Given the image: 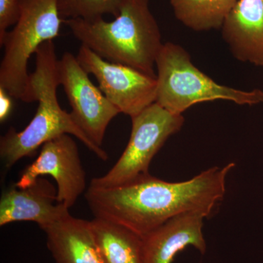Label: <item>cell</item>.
<instances>
[{
  "label": "cell",
  "mask_w": 263,
  "mask_h": 263,
  "mask_svg": "<svg viewBox=\"0 0 263 263\" xmlns=\"http://www.w3.org/2000/svg\"><path fill=\"white\" fill-rule=\"evenodd\" d=\"M235 167H213L182 182H168L148 174L113 187L89 186L85 194L95 218L116 223L143 236L183 213L206 217L224 198L226 179Z\"/></svg>",
  "instance_id": "obj_1"
},
{
  "label": "cell",
  "mask_w": 263,
  "mask_h": 263,
  "mask_svg": "<svg viewBox=\"0 0 263 263\" xmlns=\"http://www.w3.org/2000/svg\"><path fill=\"white\" fill-rule=\"evenodd\" d=\"M35 57V70L29 74V92L31 103L38 102L37 111L23 130L11 127L0 138V157L5 167L10 169L24 157H32L48 141L65 134L75 136L100 160H108L103 147L95 144L59 103V60L53 41L41 45Z\"/></svg>",
  "instance_id": "obj_2"
},
{
  "label": "cell",
  "mask_w": 263,
  "mask_h": 263,
  "mask_svg": "<svg viewBox=\"0 0 263 263\" xmlns=\"http://www.w3.org/2000/svg\"><path fill=\"white\" fill-rule=\"evenodd\" d=\"M149 2L127 0L112 22L69 18L63 23L82 45L104 60L156 77V60L163 43Z\"/></svg>",
  "instance_id": "obj_3"
},
{
  "label": "cell",
  "mask_w": 263,
  "mask_h": 263,
  "mask_svg": "<svg viewBox=\"0 0 263 263\" xmlns=\"http://www.w3.org/2000/svg\"><path fill=\"white\" fill-rule=\"evenodd\" d=\"M156 103L171 113L182 115L197 103L227 100L240 105L263 103V91L234 89L216 83L199 70L179 45L164 43L156 60Z\"/></svg>",
  "instance_id": "obj_4"
},
{
  "label": "cell",
  "mask_w": 263,
  "mask_h": 263,
  "mask_svg": "<svg viewBox=\"0 0 263 263\" xmlns=\"http://www.w3.org/2000/svg\"><path fill=\"white\" fill-rule=\"evenodd\" d=\"M62 23L58 0H18V20L0 37V87L12 98L31 103L29 60L41 45L58 37Z\"/></svg>",
  "instance_id": "obj_5"
},
{
  "label": "cell",
  "mask_w": 263,
  "mask_h": 263,
  "mask_svg": "<svg viewBox=\"0 0 263 263\" xmlns=\"http://www.w3.org/2000/svg\"><path fill=\"white\" fill-rule=\"evenodd\" d=\"M131 119L130 138L122 156L106 174L91 180L90 186L113 187L149 174L155 156L184 123L182 115L171 113L157 103Z\"/></svg>",
  "instance_id": "obj_6"
},
{
  "label": "cell",
  "mask_w": 263,
  "mask_h": 263,
  "mask_svg": "<svg viewBox=\"0 0 263 263\" xmlns=\"http://www.w3.org/2000/svg\"><path fill=\"white\" fill-rule=\"evenodd\" d=\"M76 57L86 72L95 76L102 92L120 113L133 118L156 103L157 76L107 61L84 45Z\"/></svg>",
  "instance_id": "obj_7"
},
{
  "label": "cell",
  "mask_w": 263,
  "mask_h": 263,
  "mask_svg": "<svg viewBox=\"0 0 263 263\" xmlns=\"http://www.w3.org/2000/svg\"><path fill=\"white\" fill-rule=\"evenodd\" d=\"M57 72L72 119L95 144L102 147L109 124L120 112L91 82L89 74L70 52L59 60Z\"/></svg>",
  "instance_id": "obj_8"
},
{
  "label": "cell",
  "mask_w": 263,
  "mask_h": 263,
  "mask_svg": "<svg viewBox=\"0 0 263 263\" xmlns=\"http://www.w3.org/2000/svg\"><path fill=\"white\" fill-rule=\"evenodd\" d=\"M46 175L57 182V202L67 209L73 206L86 190V176L77 143L70 135H62L43 144L37 158L26 167L15 186L28 187Z\"/></svg>",
  "instance_id": "obj_9"
},
{
  "label": "cell",
  "mask_w": 263,
  "mask_h": 263,
  "mask_svg": "<svg viewBox=\"0 0 263 263\" xmlns=\"http://www.w3.org/2000/svg\"><path fill=\"white\" fill-rule=\"evenodd\" d=\"M70 215L69 209L57 202V189L42 177L28 187L10 188L0 200L1 227L29 221L43 230Z\"/></svg>",
  "instance_id": "obj_10"
},
{
  "label": "cell",
  "mask_w": 263,
  "mask_h": 263,
  "mask_svg": "<svg viewBox=\"0 0 263 263\" xmlns=\"http://www.w3.org/2000/svg\"><path fill=\"white\" fill-rule=\"evenodd\" d=\"M205 218L200 212L183 213L142 236L144 263H172L176 254L190 246L205 254L206 242L202 233Z\"/></svg>",
  "instance_id": "obj_11"
},
{
  "label": "cell",
  "mask_w": 263,
  "mask_h": 263,
  "mask_svg": "<svg viewBox=\"0 0 263 263\" xmlns=\"http://www.w3.org/2000/svg\"><path fill=\"white\" fill-rule=\"evenodd\" d=\"M221 32L236 60L263 67V0H238Z\"/></svg>",
  "instance_id": "obj_12"
},
{
  "label": "cell",
  "mask_w": 263,
  "mask_h": 263,
  "mask_svg": "<svg viewBox=\"0 0 263 263\" xmlns=\"http://www.w3.org/2000/svg\"><path fill=\"white\" fill-rule=\"evenodd\" d=\"M43 230L55 263H104L89 221L70 215Z\"/></svg>",
  "instance_id": "obj_13"
},
{
  "label": "cell",
  "mask_w": 263,
  "mask_h": 263,
  "mask_svg": "<svg viewBox=\"0 0 263 263\" xmlns=\"http://www.w3.org/2000/svg\"><path fill=\"white\" fill-rule=\"evenodd\" d=\"M89 223L104 263H144L141 235L100 218Z\"/></svg>",
  "instance_id": "obj_14"
},
{
  "label": "cell",
  "mask_w": 263,
  "mask_h": 263,
  "mask_svg": "<svg viewBox=\"0 0 263 263\" xmlns=\"http://www.w3.org/2000/svg\"><path fill=\"white\" fill-rule=\"evenodd\" d=\"M238 0H170L176 18L197 32L221 28Z\"/></svg>",
  "instance_id": "obj_15"
},
{
  "label": "cell",
  "mask_w": 263,
  "mask_h": 263,
  "mask_svg": "<svg viewBox=\"0 0 263 263\" xmlns=\"http://www.w3.org/2000/svg\"><path fill=\"white\" fill-rule=\"evenodd\" d=\"M127 0H58L59 13L62 19L95 20L110 14L117 17Z\"/></svg>",
  "instance_id": "obj_16"
},
{
  "label": "cell",
  "mask_w": 263,
  "mask_h": 263,
  "mask_svg": "<svg viewBox=\"0 0 263 263\" xmlns=\"http://www.w3.org/2000/svg\"><path fill=\"white\" fill-rule=\"evenodd\" d=\"M18 18V0H0V37Z\"/></svg>",
  "instance_id": "obj_17"
},
{
  "label": "cell",
  "mask_w": 263,
  "mask_h": 263,
  "mask_svg": "<svg viewBox=\"0 0 263 263\" xmlns=\"http://www.w3.org/2000/svg\"><path fill=\"white\" fill-rule=\"evenodd\" d=\"M6 90L0 87V122H4L11 113L13 101Z\"/></svg>",
  "instance_id": "obj_18"
}]
</instances>
